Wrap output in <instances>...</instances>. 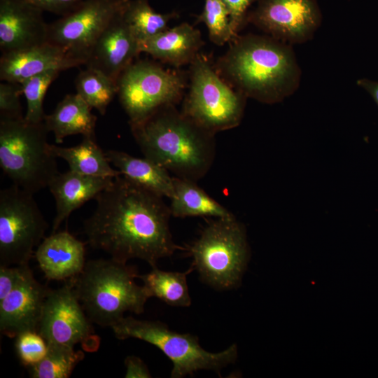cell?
Here are the masks:
<instances>
[{
    "mask_svg": "<svg viewBox=\"0 0 378 378\" xmlns=\"http://www.w3.org/2000/svg\"><path fill=\"white\" fill-rule=\"evenodd\" d=\"M163 198L122 174L115 177L83 222L87 243L118 261L138 258L156 267L160 259L185 249L173 240Z\"/></svg>",
    "mask_w": 378,
    "mask_h": 378,
    "instance_id": "obj_1",
    "label": "cell"
},
{
    "mask_svg": "<svg viewBox=\"0 0 378 378\" xmlns=\"http://www.w3.org/2000/svg\"><path fill=\"white\" fill-rule=\"evenodd\" d=\"M214 66L246 98L276 104L299 88L302 71L291 45L269 35H237Z\"/></svg>",
    "mask_w": 378,
    "mask_h": 378,
    "instance_id": "obj_2",
    "label": "cell"
},
{
    "mask_svg": "<svg viewBox=\"0 0 378 378\" xmlns=\"http://www.w3.org/2000/svg\"><path fill=\"white\" fill-rule=\"evenodd\" d=\"M130 126L144 156L175 176L197 182L211 167L216 155L215 134L175 105L162 106Z\"/></svg>",
    "mask_w": 378,
    "mask_h": 378,
    "instance_id": "obj_3",
    "label": "cell"
},
{
    "mask_svg": "<svg viewBox=\"0 0 378 378\" xmlns=\"http://www.w3.org/2000/svg\"><path fill=\"white\" fill-rule=\"evenodd\" d=\"M136 267L113 258L90 260L83 271L71 279L77 297L89 319L111 327L125 312L140 314L149 298L134 279Z\"/></svg>",
    "mask_w": 378,
    "mask_h": 378,
    "instance_id": "obj_4",
    "label": "cell"
},
{
    "mask_svg": "<svg viewBox=\"0 0 378 378\" xmlns=\"http://www.w3.org/2000/svg\"><path fill=\"white\" fill-rule=\"evenodd\" d=\"M44 121L0 118V167L13 184L34 194L59 172Z\"/></svg>",
    "mask_w": 378,
    "mask_h": 378,
    "instance_id": "obj_5",
    "label": "cell"
},
{
    "mask_svg": "<svg viewBox=\"0 0 378 378\" xmlns=\"http://www.w3.org/2000/svg\"><path fill=\"white\" fill-rule=\"evenodd\" d=\"M188 251L200 279L218 290L239 286L251 255L245 227L234 216L211 221Z\"/></svg>",
    "mask_w": 378,
    "mask_h": 378,
    "instance_id": "obj_6",
    "label": "cell"
},
{
    "mask_svg": "<svg viewBox=\"0 0 378 378\" xmlns=\"http://www.w3.org/2000/svg\"><path fill=\"white\" fill-rule=\"evenodd\" d=\"M111 329L118 340L135 338L158 348L172 363V378L192 375L199 370L220 371L237 358V346L232 344L225 350L213 353L206 351L197 336L178 333L159 321L136 319L123 316Z\"/></svg>",
    "mask_w": 378,
    "mask_h": 378,
    "instance_id": "obj_7",
    "label": "cell"
},
{
    "mask_svg": "<svg viewBox=\"0 0 378 378\" xmlns=\"http://www.w3.org/2000/svg\"><path fill=\"white\" fill-rule=\"evenodd\" d=\"M189 77L181 110L185 115L215 134L240 124L247 98L227 83L204 55L199 53L190 64Z\"/></svg>",
    "mask_w": 378,
    "mask_h": 378,
    "instance_id": "obj_8",
    "label": "cell"
},
{
    "mask_svg": "<svg viewBox=\"0 0 378 378\" xmlns=\"http://www.w3.org/2000/svg\"><path fill=\"white\" fill-rule=\"evenodd\" d=\"M34 194L16 185L0 190V265H27L48 228Z\"/></svg>",
    "mask_w": 378,
    "mask_h": 378,
    "instance_id": "obj_9",
    "label": "cell"
},
{
    "mask_svg": "<svg viewBox=\"0 0 378 378\" xmlns=\"http://www.w3.org/2000/svg\"><path fill=\"white\" fill-rule=\"evenodd\" d=\"M117 85L120 103L129 124H133L162 106L178 102L186 80L183 74L164 69L151 61L139 60L124 70Z\"/></svg>",
    "mask_w": 378,
    "mask_h": 378,
    "instance_id": "obj_10",
    "label": "cell"
},
{
    "mask_svg": "<svg viewBox=\"0 0 378 378\" xmlns=\"http://www.w3.org/2000/svg\"><path fill=\"white\" fill-rule=\"evenodd\" d=\"M85 314L71 279L50 289L46 298L38 332L47 344L74 348L81 344L85 351H95L99 338Z\"/></svg>",
    "mask_w": 378,
    "mask_h": 378,
    "instance_id": "obj_11",
    "label": "cell"
},
{
    "mask_svg": "<svg viewBox=\"0 0 378 378\" xmlns=\"http://www.w3.org/2000/svg\"><path fill=\"white\" fill-rule=\"evenodd\" d=\"M129 0H85L72 12L48 24L47 42L83 65L103 31L122 13Z\"/></svg>",
    "mask_w": 378,
    "mask_h": 378,
    "instance_id": "obj_12",
    "label": "cell"
},
{
    "mask_svg": "<svg viewBox=\"0 0 378 378\" xmlns=\"http://www.w3.org/2000/svg\"><path fill=\"white\" fill-rule=\"evenodd\" d=\"M321 20L316 0H258L246 18L267 35L290 45L311 40Z\"/></svg>",
    "mask_w": 378,
    "mask_h": 378,
    "instance_id": "obj_13",
    "label": "cell"
},
{
    "mask_svg": "<svg viewBox=\"0 0 378 378\" xmlns=\"http://www.w3.org/2000/svg\"><path fill=\"white\" fill-rule=\"evenodd\" d=\"M122 13L99 36L84 64L86 68L103 73L116 83L124 70L141 53L139 41L124 20Z\"/></svg>",
    "mask_w": 378,
    "mask_h": 378,
    "instance_id": "obj_14",
    "label": "cell"
},
{
    "mask_svg": "<svg viewBox=\"0 0 378 378\" xmlns=\"http://www.w3.org/2000/svg\"><path fill=\"white\" fill-rule=\"evenodd\" d=\"M43 12L27 0H0L1 54L47 42L48 24Z\"/></svg>",
    "mask_w": 378,
    "mask_h": 378,
    "instance_id": "obj_15",
    "label": "cell"
},
{
    "mask_svg": "<svg viewBox=\"0 0 378 378\" xmlns=\"http://www.w3.org/2000/svg\"><path fill=\"white\" fill-rule=\"evenodd\" d=\"M50 290L34 274L0 301V330L10 338L26 331H36L46 298Z\"/></svg>",
    "mask_w": 378,
    "mask_h": 378,
    "instance_id": "obj_16",
    "label": "cell"
},
{
    "mask_svg": "<svg viewBox=\"0 0 378 378\" xmlns=\"http://www.w3.org/2000/svg\"><path fill=\"white\" fill-rule=\"evenodd\" d=\"M83 64L62 48L46 42L29 48L1 54V81L21 83L50 70L64 71Z\"/></svg>",
    "mask_w": 378,
    "mask_h": 378,
    "instance_id": "obj_17",
    "label": "cell"
},
{
    "mask_svg": "<svg viewBox=\"0 0 378 378\" xmlns=\"http://www.w3.org/2000/svg\"><path fill=\"white\" fill-rule=\"evenodd\" d=\"M85 253V243L64 230L45 237L34 256L46 279L67 281L83 271Z\"/></svg>",
    "mask_w": 378,
    "mask_h": 378,
    "instance_id": "obj_18",
    "label": "cell"
},
{
    "mask_svg": "<svg viewBox=\"0 0 378 378\" xmlns=\"http://www.w3.org/2000/svg\"><path fill=\"white\" fill-rule=\"evenodd\" d=\"M113 178L83 175L71 170L64 173L59 172L48 186L56 204L52 233L74 210L89 200H94L112 183Z\"/></svg>",
    "mask_w": 378,
    "mask_h": 378,
    "instance_id": "obj_19",
    "label": "cell"
},
{
    "mask_svg": "<svg viewBox=\"0 0 378 378\" xmlns=\"http://www.w3.org/2000/svg\"><path fill=\"white\" fill-rule=\"evenodd\" d=\"M201 32L183 22L139 41L141 52L175 67L190 64L204 45Z\"/></svg>",
    "mask_w": 378,
    "mask_h": 378,
    "instance_id": "obj_20",
    "label": "cell"
},
{
    "mask_svg": "<svg viewBox=\"0 0 378 378\" xmlns=\"http://www.w3.org/2000/svg\"><path fill=\"white\" fill-rule=\"evenodd\" d=\"M91 110L77 93L66 94L52 113L46 115L44 122L48 132L53 133L57 144L71 135L95 136L97 117Z\"/></svg>",
    "mask_w": 378,
    "mask_h": 378,
    "instance_id": "obj_21",
    "label": "cell"
},
{
    "mask_svg": "<svg viewBox=\"0 0 378 378\" xmlns=\"http://www.w3.org/2000/svg\"><path fill=\"white\" fill-rule=\"evenodd\" d=\"M105 153L122 175L163 197H172L173 176L163 167L145 157L136 158L123 151L108 150Z\"/></svg>",
    "mask_w": 378,
    "mask_h": 378,
    "instance_id": "obj_22",
    "label": "cell"
},
{
    "mask_svg": "<svg viewBox=\"0 0 378 378\" xmlns=\"http://www.w3.org/2000/svg\"><path fill=\"white\" fill-rule=\"evenodd\" d=\"M171 214L176 218L206 216L230 218L234 215L200 188L195 181L173 176Z\"/></svg>",
    "mask_w": 378,
    "mask_h": 378,
    "instance_id": "obj_23",
    "label": "cell"
},
{
    "mask_svg": "<svg viewBox=\"0 0 378 378\" xmlns=\"http://www.w3.org/2000/svg\"><path fill=\"white\" fill-rule=\"evenodd\" d=\"M55 158L64 160L69 170L83 175L115 178L121 175L111 167L106 153L97 144L95 136H83L82 141L72 147L49 146Z\"/></svg>",
    "mask_w": 378,
    "mask_h": 378,
    "instance_id": "obj_24",
    "label": "cell"
},
{
    "mask_svg": "<svg viewBox=\"0 0 378 378\" xmlns=\"http://www.w3.org/2000/svg\"><path fill=\"white\" fill-rule=\"evenodd\" d=\"M194 268L190 267L185 272H167L156 267L145 274H138L149 298L155 297L166 304L179 307L191 304V298L187 284V275Z\"/></svg>",
    "mask_w": 378,
    "mask_h": 378,
    "instance_id": "obj_25",
    "label": "cell"
},
{
    "mask_svg": "<svg viewBox=\"0 0 378 378\" xmlns=\"http://www.w3.org/2000/svg\"><path fill=\"white\" fill-rule=\"evenodd\" d=\"M122 16L139 41L150 38L166 29L170 20L178 17L175 12L160 13L148 0H129Z\"/></svg>",
    "mask_w": 378,
    "mask_h": 378,
    "instance_id": "obj_26",
    "label": "cell"
},
{
    "mask_svg": "<svg viewBox=\"0 0 378 378\" xmlns=\"http://www.w3.org/2000/svg\"><path fill=\"white\" fill-rule=\"evenodd\" d=\"M76 93L92 108L104 115L118 94V85L103 73L90 68L80 71L76 80Z\"/></svg>",
    "mask_w": 378,
    "mask_h": 378,
    "instance_id": "obj_27",
    "label": "cell"
},
{
    "mask_svg": "<svg viewBox=\"0 0 378 378\" xmlns=\"http://www.w3.org/2000/svg\"><path fill=\"white\" fill-rule=\"evenodd\" d=\"M48 351L38 363L29 367L31 378H67L84 358L81 350L59 344H47Z\"/></svg>",
    "mask_w": 378,
    "mask_h": 378,
    "instance_id": "obj_28",
    "label": "cell"
},
{
    "mask_svg": "<svg viewBox=\"0 0 378 378\" xmlns=\"http://www.w3.org/2000/svg\"><path fill=\"white\" fill-rule=\"evenodd\" d=\"M197 22L205 24L210 41L218 46L230 43L237 36L231 28L230 12L223 0H204Z\"/></svg>",
    "mask_w": 378,
    "mask_h": 378,
    "instance_id": "obj_29",
    "label": "cell"
},
{
    "mask_svg": "<svg viewBox=\"0 0 378 378\" xmlns=\"http://www.w3.org/2000/svg\"><path fill=\"white\" fill-rule=\"evenodd\" d=\"M60 71L50 70L24 80L20 84L27 100L24 119L31 122L44 121L43 100L50 84L57 78Z\"/></svg>",
    "mask_w": 378,
    "mask_h": 378,
    "instance_id": "obj_30",
    "label": "cell"
},
{
    "mask_svg": "<svg viewBox=\"0 0 378 378\" xmlns=\"http://www.w3.org/2000/svg\"><path fill=\"white\" fill-rule=\"evenodd\" d=\"M15 339L17 355L21 363L27 368L38 363L47 353V342L36 331L21 332Z\"/></svg>",
    "mask_w": 378,
    "mask_h": 378,
    "instance_id": "obj_31",
    "label": "cell"
},
{
    "mask_svg": "<svg viewBox=\"0 0 378 378\" xmlns=\"http://www.w3.org/2000/svg\"><path fill=\"white\" fill-rule=\"evenodd\" d=\"M20 83L2 81L0 83V118H21L22 115L20 96Z\"/></svg>",
    "mask_w": 378,
    "mask_h": 378,
    "instance_id": "obj_32",
    "label": "cell"
},
{
    "mask_svg": "<svg viewBox=\"0 0 378 378\" xmlns=\"http://www.w3.org/2000/svg\"><path fill=\"white\" fill-rule=\"evenodd\" d=\"M33 274L29 264L0 265V301Z\"/></svg>",
    "mask_w": 378,
    "mask_h": 378,
    "instance_id": "obj_33",
    "label": "cell"
},
{
    "mask_svg": "<svg viewBox=\"0 0 378 378\" xmlns=\"http://www.w3.org/2000/svg\"><path fill=\"white\" fill-rule=\"evenodd\" d=\"M230 12V26L233 32H238L244 25L248 8L258 0H223Z\"/></svg>",
    "mask_w": 378,
    "mask_h": 378,
    "instance_id": "obj_34",
    "label": "cell"
},
{
    "mask_svg": "<svg viewBox=\"0 0 378 378\" xmlns=\"http://www.w3.org/2000/svg\"><path fill=\"white\" fill-rule=\"evenodd\" d=\"M43 11L64 16L77 8L85 0H27Z\"/></svg>",
    "mask_w": 378,
    "mask_h": 378,
    "instance_id": "obj_35",
    "label": "cell"
},
{
    "mask_svg": "<svg viewBox=\"0 0 378 378\" xmlns=\"http://www.w3.org/2000/svg\"><path fill=\"white\" fill-rule=\"evenodd\" d=\"M125 378H150L151 374L145 363L139 357L128 356L125 358Z\"/></svg>",
    "mask_w": 378,
    "mask_h": 378,
    "instance_id": "obj_36",
    "label": "cell"
},
{
    "mask_svg": "<svg viewBox=\"0 0 378 378\" xmlns=\"http://www.w3.org/2000/svg\"><path fill=\"white\" fill-rule=\"evenodd\" d=\"M356 83L372 97L378 106V81L363 78L357 80Z\"/></svg>",
    "mask_w": 378,
    "mask_h": 378,
    "instance_id": "obj_37",
    "label": "cell"
}]
</instances>
